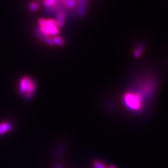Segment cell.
<instances>
[{
	"label": "cell",
	"instance_id": "cell-1",
	"mask_svg": "<svg viewBox=\"0 0 168 168\" xmlns=\"http://www.w3.org/2000/svg\"><path fill=\"white\" fill-rule=\"evenodd\" d=\"M59 28L56 20L50 18H41L37 24V34L47 45L54 46V38L59 36Z\"/></svg>",
	"mask_w": 168,
	"mask_h": 168
},
{
	"label": "cell",
	"instance_id": "cell-2",
	"mask_svg": "<svg viewBox=\"0 0 168 168\" xmlns=\"http://www.w3.org/2000/svg\"><path fill=\"white\" fill-rule=\"evenodd\" d=\"M36 82L29 76L23 77L19 83V92L26 100H30L36 90Z\"/></svg>",
	"mask_w": 168,
	"mask_h": 168
},
{
	"label": "cell",
	"instance_id": "cell-3",
	"mask_svg": "<svg viewBox=\"0 0 168 168\" xmlns=\"http://www.w3.org/2000/svg\"><path fill=\"white\" fill-rule=\"evenodd\" d=\"M125 105L131 111H139L143 105V95L138 91L128 92L123 96Z\"/></svg>",
	"mask_w": 168,
	"mask_h": 168
},
{
	"label": "cell",
	"instance_id": "cell-4",
	"mask_svg": "<svg viewBox=\"0 0 168 168\" xmlns=\"http://www.w3.org/2000/svg\"><path fill=\"white\" fill-rule=\"evenodd\" d=\"M67 13L64 11H59L56 14V19H55L59 27H62L66 20Z\"/></svg>",
	"mask_w": 168,
	"mask_h": 168
},
{
	"label": "cell",
	"instance_id": "cell-5",
	"mask_svg": "<svg viewBox=\"0 0 168 168\" xmlns=\"http://www.w3.org/2000/svg\"><path fill=\"white\" fill-rule=\"evenodd\" d=\"M13 126L11 123L3 122L0 123V135H4L6 133L13 129Z\"/></svg>",
	"mask_w": 168,
	"mask_h": 168
},
{
	"label": "cell",
	"instance_id": "cell-6",
	"mask_svg": "<svg viewBox=\"0 0 168 168\" xmlns=\"http://www.w3.org/2000/svg\"><path fill=\"white\" fill-rule=\"evenodd\" d=\"M39 4L37 2L33 1L31 2L29 5V9L31 12L36 11L39 8Z\"/></svg>",
	"mask_w": 168,
	"mask_h": 168
},
{
	"label": "cell",
	"instance_id": "cell-7",
	"mask_svg": "<svg viewBox=\"0 0 168 168\" xmlns=\"http://www.w3.org/2000/svg\"><path fill=\"white\" fill-rule=\"evenodd\" d=\"M143 50V47L142 46H139L138 47L135 49L134 52V56L135 57H138L140 56Z\"/></svg>",
	"mask_w": 168,
	"mask_h": 168
},
{
	"label": "cell",
	"instance_id": "cell-8",
	"mask_svg": "<svg viewBox=\"0 0 168 168\" xmlns=\"http://www.w3.org/2000/svg\"><path fill=\"white\" fill-rule=\"evenodd\" d=\"M94 166L95 168H107L104 164L100 161H95L94 164Z\"/></svg>",
	"mask_w": 168,
	"mask_h": 168
},
{
	"label": "cell",
	"instance_id": "cell-9",
	"mask_svg": "<svg viewBox=\"0 0 168 168\" xmlns=\"http://www.w3.org/2000/svg\"><path fill=\"white\" fill-rule=\"evenodd\" d=\"M110 168H116V167L114 166V165H112V166H111L110 167Z\"/></svg>",
	"mask_w": 168,
	"mask_h": 168
},
{
	"label": "cell",
	"instance_id": "cell-10",
	"mask_svg": "<svg viewBox=\"0 0 168 168\" xmlns=\"http://www.w3.org/2000/svg\"><path fill=\"white\" fill-rule=\"evenodd\" d=\"M56 168H61L60 166H57Z\"/></svg>",
	"mask_w": 168,
	"mask_h": 168
}]
</instances>
